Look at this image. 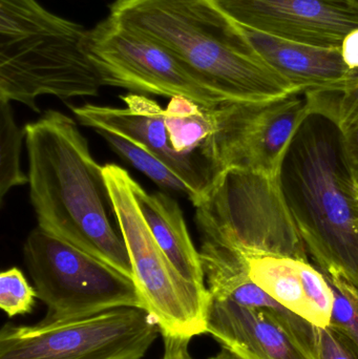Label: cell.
<instances>
[{
  "label": "cell",
  "mask_w": 358,
  "mask_h": 359,
  "mask_svg": "<svg viewBox=\"0 0 358 359\" xmlns=\"http://www.w3.org/2000/svg\"><path fill=\"white\" fill-rule=\"evenodd\" d=\"M83 48L103 86L125 88L141 95L182 96L206 109L224 104L170 50L109 15L86 29Z\"/></svg>",
  "instance_id": "obj_9"
},
{
  "label": "cell",
  "mask_w": 358,
  "mask_h": 359,
  "mask_svg": "<svg viewBox=\"0 0 358 359\" xmlns=\"http://www.w3.org/2000/svg\"><path fill=\"white\" fill-rule=\"evenodd\" d=\"M358 83V69H352V71L349 72L348 77H347L346 81H345L344 86H343L342 90H347V88H350V86H354V84Z\"/></svg>",
  "instance_id": "obj_26"
},
{
  "label": "cell",
  "mask_w": 358,
  "mask_h": 359,
  "mask_svg": "<svg viewBox=\"0 0 358 359\" xmlns=\"http://www.w3.org/2000/svg\"><path fill=\"white\" fill-rule=\"evenodd\" d=\"M223 248L241 261L252 282L280 305L319 328L331 325L333 290L308 255Z\"/></svg>",
  "instance_id": "obj_13"
},
{
  "label": "cell",
  "mask_w": 358,
  "mask_h": 359,
  "mask_svg": "<svg viewBox=\"0 0 358 359\" xmlns=\"http://www.w3.org/2000/svg\"><path fill=\"white\" fill-rule=\"evenodd\" d=\"M340 53L350 71L358 69V29L345 38L340 46Z\"/></svg>",
  "instance_id": "obj_25"
},
{
  "label": "cell",
  "mask_w": 358,
  "mask_h": 359,
  "mask_svg": "<svg viewBox=\"0 0 358 359\" xmlns=\"http://www.w3.org/2000/svg\"><path fill=\"white\" fill-rule=\"evenodd\" d=\"M25 140V128L15 121L11 102L0 100V200L12 188L29 183V176L20 168L21 149Z\"/></svg>",
  "instance_id": "obj_17"
},
{
  "label": "cell",
  "mask_w": 358,
  "mask_h": 359,
  "mask_svg": "<svg viewBox=\"0 0 358 359\" xmlns=\"http://www.w3.org/2000/svg\"><path fill=\"white\" fill-rule=\"evenodd\" d=\"M23 259L46 318L69 320L122 307L145 309L132 278L38 226Z\"/></svg>",
  "instance_id": "obj_6"
},
{
  "label": "cell",
  "mask_w": 358,
  "mask_h": 359,
  "mask_svg": "<svg viewBox=\"0 0 358 359\" xmlns=\"http://www.w3.org/2000/svg\"><path fill=\"white\" fill-rule=\"evenodd\" d=\"M162 337L164 349L161 359H195L189 350L191 339L174 337Z\"/></svg>",
  "instance_id": "obj_24"
},
{
  "label": "cell",
  "mask_w": 358,
  "mask_h": 359,
  "mask_svg": "<svg viewBox=\"0 0 358 359\" xmlns=\"http://www.w3.org/2000/svg\"><path fill=\"white\" fill-rule=\"evenodd\" d=\"M357 1H358V0H357Z\"/></svg>",
  "instance_id": "obj_27"
},
{
  "label": "cell",
  "mask_w": 358,
  "mask_h": 359,
  "mask_svg": "<svg viewBox=\"0 0 358 359\" xmlns=\"http://www.w3.org/2000/svg\"><path fill=\"white\" fill-rule=\"evenodd\" d=\"M319 359H358V346L336 327L319 328Z\"/></svg>",
  "instance_id": "obj_21"
},
{
  "label": "cell",
  "mask_w": 358,
  "mask_h": 359,
  "mask_svg": "<svg viewBox=\"0 0 358 359\" xmlns=\"http://www.w3.org/2000/svg\"><path fill=\"white\" fill-rule=\"evenodd\" d=\"M329 121L338 132L358 128V86L338 93L333 97L330 105Z\"/></svg>",
  "instance_id": "obj_22"
},
{
  "label": "cell",
  "mask_w": 358,
  "mask_h": 359,
  "mask_svg": "<svg viewBox=\"0 0 358 359\" xmlns=\"http://www.w3.org/2000/svg\"><path fill=\"white\" fill-rule=\"evenodd\" d=\"M206 334L241 359H319V327L288 309L212 297Z\"/></svg>",
  "instance_id": "obj_10"
},
{
  "label": "cell",
  "mask_w": 358,
  "mask_h": 359,
  "mask_svg": "<svg viewBox=\"0 0 358 359\" xmlns=\"http://www.w3.org/2000/svg\"><path fill=\"white\" fill-rule=\"evenodd\" d=\"M137 202L158 244L179 273L201 290L208 291L200 251L189 236L182 209L163 192H147L134 182Z\"/></svg>",
  "instance_id": "obj_15"
},
{
  "label": "cell",
  "mask_w": 358,
  "mask_h": 359,
  "mask_svg": "<svg viewBox=\"0 0 358 359\" xmlns=\"http://www.w3.org/2000/svg\"><path fill=\"white\" fill-rule=\"evenodd\" d=\"M25 130L29 198L38 226L132 278L123 238L109 219L103 166L92 157L77 122L50 109Z\"/></svg>",
  "instance_id": "obj_2"
},
{
  "label": "cell",
  "mask_w": 358,
  "mask_h": 359,
  "mask_svg": "<svg viewBox=\"0 0 358 359\" xmlns=\"http://www.w3.org/2000/svg\"><path fill=\"white\" fill-rule=\"evenodd\" d=\"M109 16L170 50L224 104L268 103L301 94L214 0H116Z\"/></svg>",
  "instance_id": "obj_1"
},
{
  "label": "cell",
  "mask_w": 358,
  "mask_h": 359,
  "mask_svg": "<svg viewBox=\"0 0 358 359\" xmlns=\"http://www.w3.org/2000/svg\"><path fill=\"white\" fill-rule=\"evenodd\" d=\"M298 96L256 104L225 103L214 109L216 130L201 151L212 178L231 170L283 178L294 138L313 116L307 96Z\"/></svg>",
  "instance_id": "obj_8"
},
{
  "label": "cell",
  "mask_w": 358,
  "mask_h": 359,
  "mask_svg": "<svg viewBox=\"0 0 358 359\" xmlns=\"http://www.w3.org/2000/svg\"><path fill=\"white\" fill-rule=\"evenodd\" d=\"M252 31L308 46L340 50L358 29L357 0H214Z\"/></svg>",
  "instance_id": "obj_11"
},
{
  "label": "cell",
  "mask_w": 358,
  "mask_h": 359,
  "mask_svg": "<svg viewBox=\"0 0 358 359\" xmlns=\"http://www.w3.org/2000/svg\"><path fill=\"white\" fill-rule=\"evenodd\" d=\"M38 299L35 287L31 286L23 272L13 267L0 274V308L8 316L31 313Z\"/></svg>",
  "instance_id": "obj_19"
},
{
  "label": "cell",
  "mask_w": 358,
  "mask_h": 359,
  "mask_svg": "<svg viewBox=\"0 0 358 359\" xmlns=\"http://www.w3.org/2000/svg\"><path fill=\"white\" fill-rule=\"evenodd\" d=\"M111 149L123 159L130 162L139 172L149 177L158 185L174 191L182 192L193 200V194L189 186L182 181L162 160L144 147L106 130H96Z\"/></svg>",
  "instance_id": "obj_18"
},
{
  "label": "cell",
  "mask_w": 358,
  "mask_h": 359,
  "mask_svg": "<svg viewBox=\"0 0 358 359\" xmlns=\"http://www.w3.org/2000/svg\"><path fill=\"white\" fill-rule=\"evenodd\" d=\"M324 276L334 293L331 325L346 333L358 346V288L340 276Z\"/></svg>",
  "instance_id": "obj_20"
},
{
  "label": "cell",
  "mask_w": 358,
  "mask_h": 359,
  "mask_svg": "<svg viewBox=\"0 0 358 359\" xmlns=\"http://www.w3.org/2000/svg\"><path fill=\"white\" fill-rule=\"evenodd\" d=\"M338 137L345 168L358 190V128L340 130Z\"/></svg>",
  "instance_id": "obj_23"
},
{
  "label": "cell",
  "mask_w": 358,
  "mask_h": 359,
  "mask_svg": "<svg viewBox=\"0 0 358 359\" xmlns=\"http://www.w3.org/2000/svg\"><path fill=\"white\" fill-rule=\"evenodd\" d=\"M159 334V325L142 308L46 318L34 325H4L0 359H142Z\"/></svg>",
  "instance_id": "obj_7"
},
{
  "label": "cell",
  "mask_w": 358,
  "mask_h": 359,
  "mask_svg": "<svg viewBox=\"0 0 358 359\" xmlns=\"http://www.w3.org/2000/svg\"><path fill=\"white\" fill-rule=\"evenodd\" d=\"M85 33L37 0H0V100L39 113L41 96H97L103 83L84 50Z\"/></svg>",
  "instance_id": "obj_4"
},
{
  "label": "cell",
  "mask_w": 358,
  "mask_h": 359,
  "mask_svg": "<svg viewBox=\"0 0 358 359\" xmlns=\"http://www.w3.org/2000/svg\"><path fill=\"white\" fill-rule=\"evenodd\" d=\"M311 118L288 153L284 191L319 270L358 288V190L345 168L340 142L336 147L332 135Z\"/></svg>",
  "instance_id": "obj_3"
},
{
  "label": "cell",
  "mask_w": 358,
  "mask_h": 359,
  "mask_svg": "<svg viewBox=\"0 0 358 359\" xmlns=\"http://www.w3.org/2000/svg\"><path fill=\"white\" fill-rule=\"evenodd\" d=\"M164 111V121L174 151L185 157H202V149L216 130L214 109L176 96L170 98Z\"/></svg>",
  "instance_id": "obj_16"
},
{
  "label": "cell",
  "mask_w": 358,
  "mask_h": 359,
  "mask_svg": "<svg viewBox=\"0 0 358 359\" xmlns=\"http://www.w3.org/2000/svg\"><path fill=\"white\" fill-rule=\"evenodd\" d=\"M126 107L84 104L71 111L82 126L119 135L144 147L164 162L191 188L193 206L203 198L212 183L208 166L199 158L185 157L174 151L164 121L165 111L153 99L130 93L121 95Z\"/></svg>",
  "instance_id": "obj_12"
},
{
  "label": "cell",
  "mask_w": 358,
  "mask_h": 359,
  "mask_svg": "<svg viewBox=\"0 0 358 359\" xmlns=\"http://www.w3.org/2000/svg\"><path fill=\"white\" fill-rule=\"evenodd\" d=\"M241 29L263 59L291 82L301 94L342 90L350 69L340 50L298 43L246 27Z\"/></svg>",
  "instance_id": "obj_14"
},
{
  "label": "cell",
  "mask_w": 358,
  "mask_h": 359,
  "mask_svg": "<svg viewBox=\"0 0 358 359\" xmlns=\"http://www.w3.org/2000/svg\"><path fill=\"white\" fill-rule=\"evenodd\" d=\"M103 176L130 257L132 280L162 337L193 339L206 334L209 291L185 280L166 257L137 202L132 176L116 164L103 166Z\"/></svg>",
  "instance_id": "obj_5"
}]
</instances>
